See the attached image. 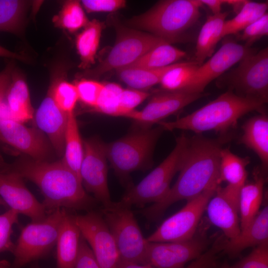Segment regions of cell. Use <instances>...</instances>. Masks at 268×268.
<instances>
[{"label":"cell","instance_id":"cell-1","mask_svg":"<svg viewBox=\"0 0 268 268\" xmlns=\"http://www.w3.org/2000/svg\"><path fill=\"white\" fill-rule=\"evenodd\" d=\"M224 141L222 138H210L201 134L188 137L176 183L161 201L139 212L149 221L157 220L172 204L217 188L220 185V151Z\"/></svg>","mask_w":268,"mask_h":268},{"label":"cell","instance_id":"cell-2","mask_svg":"<svg viewBox=\"0 0 268 268\" xmlns=\"http://www.w3.org/2000/svg\"><path fill=\"white\" fill-rule=\"evenodd\" d=\"M12 171L39 188L47 214L59 208L87 209L95 202L86 193L80 178L62 160L54 162L24 160Z\"/></svg>","mask_w":268,"mask_h":268},{"label":"cell","instance_id":"cell-3","mask_svg":"<svg viewBox=\"0 0 268 268\" xmlns=\"http://www.w3.org/2000/svg\"><path fill=\"white\" fill-rule=\"evenodd\" d=\"M265 104L227 90L190 114L174 121H161L157 124L168 131L187 130L196 134L212 131L222 134L234 128L239 120L247 113L254 111L264 113Z\"/></svg>","mask_w":268,"mask_h":268},{"label":"cell","instance_id":"cell-4","mask_svg":"<svg viewBox=\"0 0 268 268\" xmlns=\"http://www.w3.org/2000/svg\"><path fill=\"white\" fill-rule=\"evenodd\" d=\"M200 0H165L128 20L130 26L146 31L169 43L179 42L201 16Z\"/></svg>","mask_w":268,"mask_h":268},{"label":"cell","instance_id":"cell-5","mask_svg":"<svg viewBox=\"0 0 268 268\" xmlns=\"http://www.w3.org/2000/svg\"><path fill=\"white\" fill-rule=\"evenodd\" d=\"M164 130L141 128L113 142L105 144L107 159L123 183L127 185L131 172L150 166L155 144Z\"/></svg>","mask_w":268,"mask_h":268},{"label":"cell","instance_id":"cell-6","mask_svg":"<svg viewBox=\"0 0 268 268\" xmlns=\"http://www.w3.org/2000/svg\"><path fill=\"white\" fill-rule=\"evenodd\" d=\"M188 139L184 134L178 137L168 156L137 185L128 188L118 202L130 208L133 205L142 207L161 201L169 192L173 177L180 170Z\"/></svg>","mask_w":268,"mask_h":268},{"label":"cell","instance_id":"cell-7","mask_svg":"<svg viewBox=\"0 0 268 268\" xmlns=\"http://www.w3.org/2000/svg\"><path fill=\"white\" fill-rule=\"evenodd\" d=\"M101 213L115 240L120 260L146 265L148 241L130 207L113 202Z\"/></svg>","mask_w":268,"mask_h":268},{"label":"cell","instance_id":"cell-8","mask_svg":"<svg viewBox=\"0 0 268 268\" xmlns=\"http://www.w3.org/2000/svg\"><path fill=\"white\" fill-rule=\"evenodd\" d=\"M66 210L57 209L43 220L32 222L21 229L12 252L14 257L12 268H21L50 253L56 245Z\"/></svg>","mask_w":268,"mask_h":268},{"label":"cell","instance_id":"cell-9","mask_svg":"<svg viewBox=\"0 0 268 268\" xmlns=\"http://www.w3.org/2000/svg\"><path fill=\"white\" fill-rule=\"evenodd\" d=\"M219 85L247 98L268 100V49L253 52L240 61L238 66L221 78Z\"/></svg>","mask_w":268,"mask_h":268},{"label":"cell","instance_id":"cell-10","mask_svg":"<svg viewBox=\"0 0 268 268\" xmlns=\"http://www.w3.org/2000/svg\"><path fill=\"white\" fill-rule=\"evenodd\" d=\"M117 31V40L107 57L84 75L97 77L113 69L129 67L152 49L169 43L150 33L120 25Z\"/></svg>","mask_w":268,"mask_h":268},{"label":"cell","instance_id":"cell-11","mask_svg":"<svg viewBox=\"0 0 268 268\" xmlns=\"http://www.w3.org/2000/svg\"><path fill=\"white\" fill-rule=\"evenodd\" d=\"M217 188L206 190L187 201L182 208L164 220L146 238L147 241L150 242H181L194 237L207 204Z\"/></svg>","mask_w":268,"mask_h":268},{"label":"cell","instance_id":"cell-12","mask_svg":"<svg viewBox=\"0 0 268 268\" xmlns=\"http://www.w3.org/2000/svg\"><path fill=\"white\" fill-rule=\"evenodd\" d=\"M83 156L80 169V178L85 190L93 194L103 207L111 206L108 185V167L105 143L96 138L83 141Z\"/></svg>","mask_w":268,"mask_h":268},{"label":"cell","instance_id":"cell-13","mask_svg":"<svg viewBox=\"0 0 268 268\" xmlns=\"http://www.w3.org/2000/svg\"><path fill=\"white\" fill-rule=\"evenodd\" d=\"M74 217L100 268H117L120 260L119 253L101 212L90 211Z\"/></svg>","mask_w":268,"mask_h":268},{"label":"cell","instance_id":"cell-14","mask_svg":"<svg viewBox=\"0 0 268 268\" xmlns=\"http://www.w3.org/2000/svg\"><path fill=\"white\" fill-rule=\"evenodd\" d=\"M253 52L251 47L240 44L232 39H226L219 50L198 67L184 92L203 93L212 80Z\"/></svg>","mask_w":268,"mask_h":268},{"label":"cell","instance_id":"cell-15","mask_svg":"<svg viewBox=\"0 0 268 268\" xmlns=\"http://www.w3.org/2000/svg\"><path fill=\"white\" fill-rule=\"evenodd\" d=\"M206 245L205 239L196 236L181 242H148L146 263L154 268H184L203 254Z\"/></svg>","mask_w":268,"mask_h":268},{"label":"cell","instance_id":"cell-16","mask_svg":"<svg viewBox=\"0 0 268 268\" xmlns=\"http://www.w3.org/2000/svg\"><path fill=\"white\" fill-rule=\"evenodd\" d=\"M206 95L203 93H190L182 91L161 90L151 97L142 110H134L127 118L133 119L140 125L141 128H150L151 125L158 124Z\"/></svg>","mask_w":268,"mask_h":268},{"label":"cell","instance_id":"cell-17","mask_svg":"<svg viewBox=\"0 0 268 268\" xmlns=\"http://www.w3.org/2000/svg\"><path fill=\"white\" fill-rule=\"evenodd\" d=\"M0 198L10 209L29 217L32 222L42 221L47 215L43 203L27 189L23 178L13 171L0 172Z\"/></svg>","mask_w":268,"mask_h":268},{"label":"cell","instance_id":"cell-18","mask_svg":"<svg viewBox=\"0 0 268 268\" xmlns=\"http://www.w3.org/2000/svg\"><path fill=\"white\" fill-rule=\"evenodd\" d=\"M0 140L35 160L44 161L50 153L49 143L41 131L8 118H0Z\"/></svg>","mask_w":268,"mask_h":268},{"label":"cell","instance_id":"cell-19","mask_svg":"<svg viewBox=\"0 0 268 268\" xmlns=\"http://www.w3.org/2000/svg\"><path fill=\"white\" fill-rule=\"evenodd\" d=\"M239 195V192L227 186H219L206 207L210 222L220 228L227 239L235 237L241 230Z\"/></svg>","mask_w":268,"mask_h":268},{"label":"cell","instance_id":"cell-20","mask_svg":"<svg viewBox=\"0 0 268 268\" xmlns=\"http://www.w3.org/2000/svg\"><path fill=\"white\" fill-rule=\"evenodd\" d=\"M68 114L62 111L56 103L51 87L35 113L36 124L48 136L57 153H64L65 136Z\"/></svg>","mask_w":268,"mask_h":268},{"label":"cell","instance_id":"cell-21","mask_svg":"<svg viewBox=\"0 0 268 268\" xmlns=\"http://www.w3.org/2000/svg\"><path fill=\"white\" fill-rule=\"evenodd\" d=\"M268 242V206L265 205L245 228L234 238L223 242L222 251L230 257L238 256L245 249Z\"/></svg>","mask_w":268,"mask_h":268},{"label":"cell","instance_id":"cell-22","mask_svg":"<svg viewBox=\"0 0 268 268\" xmlns=\"http://www.w3.org/2000/svg\"><path fill=\"white\" fill-rule=\"evenodd\" d=\"M33 113L27 85L13 70L0 118H8L23 124L33 118Z\"/></svg>","mask_w":268,"mask_h":268},{"label":"cell","instance_id":"cell-23","mask_svg":"<svg viewBox=\"0 0 268 268\" xmlns=\"http://www.w3.org/2000/svg\"><path fill=\"white\" fill-rule=\"evenodd\" d=\"M81 237L74 215L66 210L56 244L57 268H74Z\"/></svg>","mask_w":268,"mask_h":268},{"label":"cell","instance_id":"cell-24","mask_svg":"<svg viewBox=\"0 0 268 268\" xmlns=\"http://www.w3.org/2000/svg\"><path fill=\"white\" fill-rule=\"evenodd\" d=\"M240 142L252 150L259 157L262 171L266 173L268 167V118L266 114L249 119L243 125Z\"/></svg>","mask_w":268,"mask_h":268},{"label":"cell","instance_id":"cell-25","mask_svg":"<svg viewBox=\"0 0 268 268\" xmlns=\"http://www.w3.org/2000/svg\"><path fill=\"white\" fill-rule=\"evenodd\" d=\"M228 14L227 12H221L209 15L202 26L198 37L194 60L199 66L214 54L218 42L222 38V28Z\"/></svg>","mask_w":268,"mask_h":268},{"label":"cell","instance_id":"cell-26","mask_svg":"<svg viewBox=\"0 0 268 268\" xmlns=\"http://www.w3.org/2000/svg\"><path fill=\"white\" fill-rule=\"evenodd\" d=\"M265 182L264 174H257L254 181L246 183L241 188L239 200L241 230L246 227L259 212Z\"/></svg>","mask_w":268,"mask_h":268},{"label":"cell","instance_id":"cell-27","mask_svg":"<svg viewBox=\"0 0 268 268\" xmlns=\"http://www.w3.org/2000/svg\"><path fill=\"white\" fill-rule=\"evenodd\" d=\"M249 157H240L228 148H222L220 151L219 182L227 183L228 186L241 190L246 183L247 166L249 164Z\"/></svg>","mask_w":268,"mask_h":268},{"label":"cell","instance_id":"cell-28","mask_svg":"<svg viewBox=\"0 0 268 268\" xmlns=\"http://www.w3.org/2000/svg\"><path fill=\"white\" fill-rule=\"evenodd\" d=\"M104 23L97 19L89 21L76 38V47L80 59L79 67L86 69L95 62Z\"/></svg>","mask_w":268,"mask_h":268},{"label":"cell","instance_id":"cell-29","mask_svg":"<svg viewBox=\"0 0 268 268\" xmlns=\"http://www.w3.org/2000/svg\"><path fill=\"white\" fill-rule=\"evenodd\" d=\"M178 63L157 68L126 67L117 71L120 78L131 88L144 91L160 83L165 74Z\"/></svg>","mask_w":268,"mask_h":268},{"label":"cell","instance_id":"cell-30","mask_svg":"<svg viewBox=\"0 0 268 268\" xmlns=\"http://www.w3.org/2000/svg\"><path fill=\"white\" fill-rule=\"evenodd\" d=\"M64 155L63 161L80 178V169L83 156V143L74 113L68 114Z\"/></svg>","mask_w":268,"mask_h":268},{"label":"cell","instance_id":"cell-31","mask_svg":"<svg viewBox=\"0 0 268 268\" xmlns=\"http://www.w3.org/2000/svg\"><path fill=\"white\" fill-rule=\"evenodd\" d=\"M186 56L185 51L169 43H164L152 49L127 67L160 68L175 64Z\"/></svg>","mask_w":268,"mask_h":268},{"label":"cell","instance_id":"cell-32","mask_svg":"<svg viewBox=\"0 0 268 268\" xmlns=\"http://www.w3.org/2000/svg\"><path fill=\"white\" fill-rule=\"evenodd\" d=\"M268 8L267 1L246 0L234 17L225 21L222 28V37L235 34L243 31L267 13Z\"/></svg>","mask_w":268,"mask_h":268},{"label":"cell","instance_id":"cell-33","mask_svg":"<svg viewBox=\"0 0 268 268\" xmlns=\"http://www.w3.org/2000/svg\"><path fill=\"white\" fill-rule=\"evenodd\" d=\"M26 1L0 0V31L19 34L23 25Z\"/></svg>","mask_w":268,"mask_h":268},{"label":"cell","instance_id":"cell-34","mask_svg":"<svg viewBox=\"0 0 268 268\" xmlns=\"http://www.w3.org/2000/svg\"><path fill=\"white\" fill-rule=\"evenodd\" d=\"M198 67L194 61L178 63L161 79L160 84L162 90L184 91Z\"/></svg>","mask_w":268,"mask_h":268},{"label":"cell","instance_id":"cell-35","mask_svg":"<svg viewBox=\"0 0 268 268\" xmlns=\"http://www.w3.org/2000/svg\"><path fill=\"white\" fill-rule=\"evenodd\" d=\"M53 21L55 26L70 32L84 28L89 22L80 2L74 0L66 1Z\"/></svg>","mask_w":268,"mask_h":268},{"label":"cell","instance_id":"cell-36","mask_svg":"<svg viewBox=\"0 0 268 268\" xmlns=\"http://www.w3.org/2000/svg\"><path fill=\"white\" fill-rule=\"evenodd\" d=\"M123 89L120 85L116 83L104 84L94 110L109 116L121 117L119 100Z\"/></svg>","mask_w":268,"mask_h":268},{"label":"cell","instance_id":"cell-37","mask_svg":"<svg viewBox=\"0 0 268 268\" xmlns=\"http://www.w3.org/2000/svg\"><path fill=\"white\" fill-rule=\"evenodd\" d=\"M53 97L59 108L67 114L73 113L78 94L74 84L65 80L54 81L50 86Z\"/></svg>","mask_w":268,"mask_h":268},{"label":"cell","instance_id":"cell-38","mask_svg":"<svg viewBox=\"0 0 268 268\" xmlns=\"http://www.w3.org/2000/svg\"><path fill=\"white\" fill-rule=\"evenodd\" d=\"M17 212L9 209L0 214V253L4 252L12 253L15 244L11 240L13 226L18 222Z\"/></svg>","mask_w":268,"mask_h":268},{"label":"cell","instance_id":"cell-39","mask_svg":"<svg viewBox=\"0 0 268 268\" xmlns=\"http://www.w3.org/2000/svg\"><path fill=\"white\" fill-rule=\"evenodd\" d=\"M74 85L77 90L78 100L94 109L104 84L93 80L82 79L77 81Z\"/></svg>","mask_w":268,"mask_h":268},{"label":"cell","instance_id":"cell-40","mask_svg":"<svg viewBox=\"0 0 268 268\" xmlns=\"http://www.w3.org/2000/svg\"><path fill=\"white\" fill-rule=\"evenodd\" d=\"M232 268H268V242L256 246Z\"/></svg>","mask_w":268,"mask_h":268},{"label":"cell","instance_id":"cell-41","mask_svg":"<svg viewBox=\"0 0 268 268\" xmlns=\"http://www.w3.org/2000/svg\"><path fill=\"white\" fill-rule=\"evenodd\" d=\"M149 96V93L144 91L123 88L120 94L119 100L121 117H127Z\"/></svg>","mask_w":268,"mask_h":268},{"label":"cell","instance_id":"cell-42","mask_svg":"<svg viewBox=\"0 0 268 268\" xmlns=\"http://www.w3.org/2000/svg\"><path fill=\"white\" fill-rule=\"evenodd\" d=\"M268 34V14L267 13L243 30L240 39L245 41V46L250 47L256 41Z\"/></svg>","mask_w":268,"mask_h":268},{"label":"cell","instance_id":"cell-43","mask_svg":"<svg viewBox=\"0 0 268 268\" xmlns=\"http://www.w3.org/2000/svg\"><path fill=\"white\" fill-rule=\"evenodd\" d=\"M224 240L219 238L212 247L184 268H216L218 254L222 251Z\"/></svg>","mask_w":268,"mask_h":268},{"label":"cell","instance_id":"cell-44","mask_svg":"<svg viewBox=\"0 0 268 268\" xmlns=\"http://www.w3.org/2000/svg\"><path fill=\"white\" fill-rule=\"evenodd\" d=\"M81 3L88 12H112L126 6L124 0H83Z\"/></svg>","mask_w":268,"mask_h":268},{"label":"cell","instance_id":"cell-45","mask_svg":"<svg viewBox=\"0 0 268 268\" xmlns=\"http://www.w3.org/2000/svg\"><path fill=\"white\" fill-rule=\"evenodd\" d=\"M74 268H100L91 249L82 235Z\"/></svg>","mask_w":268,"mask_h":268},{"label":"cell","instance_id":"cell-46","mask_svg":"<svg viewBox=\"0 0 268 268\" xmlns=\"http://www.w3.org/2000/svg\"><path fill=\"white\" fill-rule=\"evenodd\" d=\"M13 70V65L9 64L0 72V116Z\"/></svg>","mask_w":268,"mask_h":268},{"label":"cell","instance_id":"cell-47","mask_svg":"<svg viewBox=\"0 0 268 268\" xmlns=\"http://www.w3.org/2000/svg\"><path fill=\"white\" fill-rule=\"evenodd\" d=\"M202 5H206L213 14L221 12V6L226 4V0H200Z\"/></svg>","mask_w":268,"mask_h":268},{"label":"cell","instance_id":"cell-48","mask_svg":"<svg viewBox=\"0 0 268 268\" xmlns=\"http://www.w3.org/2000/svg\"><path fill=\"white\" fill-rule=\"evenodd\" d=\"M0 57L23 60L25 58L21 55L11 52L0 45Z\"/></svg>","mask_w":268,"mask_h":268},{"label":"cell","instance_id":"cell-49","mask_svg":"<svg viewBox=\"0 0 268 268\" xmlns=\"http://www.w3.org/2000/svg\"><path fill=\"white\" fill-rule=\"evenodd\" d=\"M117 268H154L148 265H140L120 260Z\"/></svg>","mask_w":268,"mask_h":268},{"label":"cell","instance_id":"cell-50","mask_svg":"<svg viewBox=\"0 0 268 268\" xmlns=\"http://www.w3.org/2000/svg\"><path fill=\"white\" fill-rule=\"evenodd\" d=\"M10 264L5 260H0V268H10Z\"/></svg>","mask_w":268,"mask_h":268},{"label":"cell","instance_id":"cell-51","mask_svg":"<svg viewBox=\"0 0 268 268\" xmlns=\"http://www.w3.org/2000/svg\"><path fill=\"white\" fill-rule=\"evenodd\" d=\"M6 204L4 201L0 198V205H5Z\"/></svg>","mask_w":268,"mask_h":268},{"label":"cell","instance_id":"cell-52","mask_svg":"<svg viewBox=\"0 0 268 268\" xmlns=\"http://www.w3.org/2000/svg\"><path fill=\"white\" fill-rule=\"evenodd\" d=\"M221 268H232V267H230L228 265L225 264Z\"/></svg>","mask_w":268,"mask_h":268},{"label":"cell","instance_id":"cell-53","mask_svg":"<svg viewBox=\"0 0 268 268\" xmlns=\"http://www.w3.org/2000/svg\"><path fill=\"white\" fill-rule=\"evenodd\" d=\"M34 268H38V267H35Z\"/></svg>","mask_w":268,"mask_h":268}]
</instances>
